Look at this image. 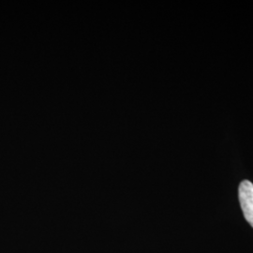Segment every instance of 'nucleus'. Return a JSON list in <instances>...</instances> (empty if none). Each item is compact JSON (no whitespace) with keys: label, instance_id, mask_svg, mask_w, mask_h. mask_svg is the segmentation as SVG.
I'll list each match as a JSON object with an SVG mask.
<instances>
[{"label":"nucleus","instance_id":"obj_1","mask_svg":"<svg viewBox=\"0 0 253 253\" xmlns=\"http://www.w3.org/2000/svg\"><path fill=\"white\" fill-rule=\"evenodd\" d=\"M238 197L245 218L253 228V184L251 181L244 180L240 183Z\"/></svg>","mask_w":253,"mask_h":253}]
</instances>
